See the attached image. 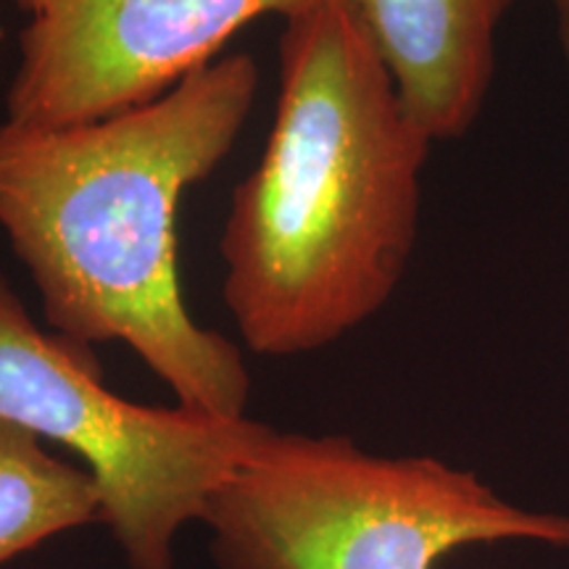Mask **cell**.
<instances>
[{
  "instance_id": "obj_1",
  "label": "cell",
  "mask_w": 569,
  "mask_h": 569,
  "mask_svg": "<svg viewBox=\"0 0 569 569\" xmlns=\"http://www.w3.org/2000/svg\"><path fill=\"white\" fill-rule=\"evenodd\" d=\"M259 67L219 56L151 103L69 127L0 122V230L74 343L122 340L180 407L248 417L243 351L201 327L177 274V209L251 117Z\"/></svg>"
},
{
  "instance_id": "obj_2",
  "label": "cell",
  "mask_w": 569,
  "mask_h": 569,
  "mask_svg": "<svg viewBox=\"0 0 569 569\" xmlns=\"http://www.w3.org/2000/svg\"><path fill=\"white\" fill-rule=\"evenodd\" d=\"M430 146L351 0L284 19L272 134L234 188L219 243L222 296L248 351H322L393 298Z\"/></svg>"
},
{
  "instance_id": "obj_3",
  "label": "cell",
  "mask_w": 569,
  "mask_h": 569,
  "mask_svg": "<svg viewBox=\"0 0 569 569\" xmlns=\"http://www.w3.org/2000/svg\"><path fill=\"white\" fill-rule=\"evenodd\" d=\"M203 525L217 569H436L469 546L569 549V517L517 507L469 469L274 427Z\"/></svg>"
},
{
  "instance_id": "obj_4",
  "label": "cell",
  "mask_w": 569,
  "mask_h": 569,
  "mask_svg": "<svg viewBox=\"0 0 569 569\" xmlns=\"http://www.w3.org/2000/svg\"><path fill=\"white\" fill-rule=\"evenodd\" d=\"M0 419L84 461L101 525L130 569H174L177 536L269 432L251 417L177 403L140 407L111 393L88 346L42 332L0 274Z\"/></svg>"
},
{
  "instance_id": "obj_5",
  "label": "cell",
  "mask_w": 569,
  "mask_h": 569,
  "mask_svg": "<svg viewBox=\"0 0 569 569\" xmlns=\"http://www.w3.org/2000/svg\"><path fill=\"white\" fill-rule=\"evenodd\" d=\"M322 0H17L27 24L6 119L69 127L151 103L253 19Z\"/></svg>"
},
{
  "instance_id": "obj_6",
  "label": "cell",
  "mask_w": 569,
  "mask_h": 569,
  "mask_svg": "<svg viewBox=\"0 0 569 569\" xmlns=\"http://www.w3.org/2000/svg\"><path fill=\"white\" fill-rule=\"evenodd\" d=\"M351 6L427 138H465L488 101L496 34L515 0H351Z\"/></svg>"
},
{
  "instance_id": "obj_7",
  "label": "cell",
  "mask_w": 569,
  "mask_h": 569,
  "mask_svg": "<svg viewBox=\"0 0 569 569\" xmlns=\"http://www.w3.org/2000/svg\"><path fill=\"white\" fill-rule=\"evenodd\" d=\"M92 522H101V498L88 469L0 419V565Z\"/></svg>"
},
{
  "instance_id": "obj_8",
  "label": "cell",
  "mask_w": 569,
  "mask_h": 569,
  "mask_svg": "<svg viewBox=\"0 0 569 569\" xmlns=\"http://www.w3.org/2000/svg\"><path fill=\"white\" fill-rule=\"evenodd\" d=\"M551 6H553V24H557L559 51L569 69V0H551Z\"/></svg>"
},
{
  "instance_id": "obj_9",
  "label": "cell",
  "mask_w": 569,
  "mask_h": 569,
  "mask_svg": "<svg viewBox=\"0 0 569 569\" xmlns=\"http://www.w3.org/2000/svg\"><path fill=\"white\" fill-rule=\"evenodd\" d=\"M0 40H3V27H0Z\"/></svg>"
}]
</instances>
